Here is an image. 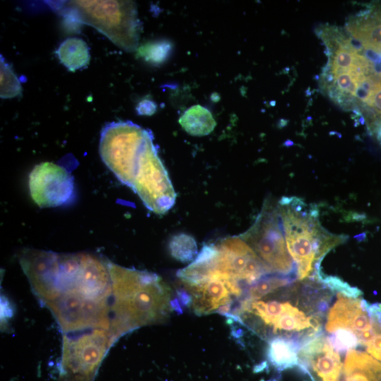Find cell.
Segmentation results:
<instances>
[{
  "instance_id": "6da1fadb",
  "label": "cell",
  "mask_w": 381,
  "mask_h": 381,
  "mask_svg": "<svg viewBox=\"0 0 381 381\" xmlns=\"http://www.w3.org/2000/svg\"><path fill=\"white\" fill-rule=\"evenodd\" d=\"M19 262L32 292L44 306L61 299L88 308L111 307L110 260L99 255L24 248Z\"/></svg>"
},
{
  "instance_id": "7a4b0ae2",
  "label": "cell",
  "mask_w": 381,
  "mask_h": 381,
  "mask_svg": "<svg viewBox=\"0 0 381 381\" xmlns=\"http://www.w3.org/2000/svg\"><path fill=\"white\" fill-rule=\"evenodd\" d=\"M99 152L108 169L157 214L167 212L176 193L148 129L130 121L107 123L101 131Z\"/></svg>"
},
{
  "instance_id": "3957f363",
  "label": "cell",
  "mask_w": 381,
  "mask_h": 381,
  "mask_svg": "<svg viewBox=\"0 0 381 381\" xmlns=\"http://www.w3.org/2000/svg\"><path fill=\"white\" fill-rule=\"evenodd\" d=\"M111 280V329L119 338L139 327L165 321L181 310L170 288L157 274L109 262Z\"/></svg>"
},
{
  "instance_id": "277c9868",
  "label": "cell",
  "mask_w": 381,
  "mask_h": 381,
  "mask_svg": "<svg viewBox=\"0 0 381 381\" xmlns=\"http://www.w3.org/2000/svg\"><path fill=\"white\" fill-rule=\"evenodd\" d=\"M288 251L300 280L314 277L323 257L346 237L329 232L318 210L296 197H283L277 205Z\"/></svg>"
},
{
  "instance_id": "5b68a950",
  "label": "cell",
  "mask_w": 381,
  "mask_h": 381,
  "mask_svg": "<svg viewBox=\"0 0 381 381\" xmlns=\"http://www.w3.org/2000/svg\"><path fill=\"white\" fill-rule=\"evenodd\" d=\"M54 1V8L72 22L90 25L126 52L138 49L140 25L131 1Z\"/></svg>"
},
{
  "instance_id": "8992f818",
  "label": "cell",
  "mask_w": 381,
  "mask_h": 381,
  "mask_svg": "<svg viewBox=\"0 0 381 381\" xmlns=\"http://www.w3.org/2000/svg\"><path fill=\"white\" fill-rule=\"evenodd\" d=\"M190 267L197 279L217 272L236 280L246 289L261 278L274 274L240 236L205 245Z\"/></svg>"
},
{
  "instance_id": "52a82bcc",
  "label": "cell",
  "mask_w": 381,
  "mask_h": 381,
  "mask_svg": "<svg viewBox=\"0 0 381 381\" xmlns=\"http://www.w3.org/2000/svg\"><path fill=\"white\" fill-rule=\"evenodd\" d=\"M119 339L111 329L104 328L64 334L59 381H95L102 362Z\"/></svg>"
},
{
  "instance_id": "ba28073f",
  "label": "cell",
  "mask_w": 381,
  "mask_h": 381,
  "mask_svg": "<svg viewBox=\"0 0 381 381\" xmlns=\"http://www.w3.org/2000/svg\"><path fill=\"white\" fill-rule=\"evenodd\" d=\"M181 282L183 288L178 291L181 305L188 306L198 315L217 313L228 317L246 291L236 280L217 272Z\"/></svg>"
},
{
  "instance_id": "9c48e42d",
  "label": "cell",
  "mask_w": 381,
  "mask_h": 381,
  "mask_svg": "<svg viewBox=\"0 0 381 381\" xmlns=\"http://www.w3.org/2000/svg\"><path fill=\"white\" fill-rule=\"evenodd\" d=\"M240 236L270 273L290 276L295 267L288 251L277 206L265 205L253 224Z\"/></svg>"
},
{
  "instance_id": "30bf717a",
  "label": "cell",
  "mask_w": 381,
  "mask_h": 381,
  "mask_svg": "<svg viewBox=\"0 0 381 381\" xmlns=\"http://www.w3.org/2000/svg\"><path fill=\"white\" fill-rule=\"evenodd\" d=\"M28 186L32 200L40 207L66 205L75 197L73 177L64 167L53 162L35 166L29 174Z\"/></svg>"
},
{
  "instance_id": "8fae6325",
  "label": "cell",
  "mask_w": 381,
  "mask_h": 381,
  "mask_svg": "<svg viewBox=\"0 0 381 381\" xmlns=\"http://www.w3.org/2000/svg\"><path fill=\"white\" fill-rule=\"evenodd\" d=\"M298 362L313 381H339L343 371L338 352L322 333L300 349Z\"/></svg>"
},
{
  "instance_id": "7c38bea8",
  "label": "cell",
  "mask_w": 381,
  "mask_h": 381,
  "mask_svg": "<svg viewBox=\"0 0 381 381\" xmlns=\"http://www.w3.org/2000/svg\"><path fill=\"white\" fill-rule=\"evenodd\" d=\"M365 300L347 297L338 293L337 300L330 309L325 325L326 331L332 333L339 329H349L358 337L373 329L372 321L367 312Z\"/></svg>"
},
{
  "instance_id": "4fadbf2b",
  "label": "cell",
  "mask_w": 381,
  "mask_h": 381,
  "mask_svg": "<svg viewBox=\"0 0 381 381\" xmlns=\"http://www.w3.org/2000/svg\"><path fill=\"white\" fill-rule=\"evenodd\" d=\"M346 32L363 49L381 53V8L373 7L349 18Z\"/></svg>"
},
{
  "instance_id": "5bb4252c",
  "label": "cell",
  "mask_w": 381,
  "mask_h": 381,
  "mask_svg": "<svg viewBox=\"0 0 381 381\" xmlns=\"http://www.w3.org/2000/svg\"><path fill=\"white\" fill-rule=\"evenodd\" d=\"M301 348L293 336H275L268 340L267 358L270 365L279 371L292 368L299 365Z\"/></svg>"
},
{
  "instance_id": "9a60e30c",
  "label": "cell",
  "mask_w": 381,
  "mask_h": 381,
  "mask_svg": "<svg viewBox=\"0 0 381 381\" xmlns=\"http://www.w3.org/2000/svg\"><path fill=\"white\" fill-rule=\"evenodd\" d=\"M61 63L69 71H75L86 66L90 61V49L86 42L80 37H68L56 50Z\"/></svg>"
},
{
  "instance_id": "2e32d148",
  "label": "cell",
  "mask_w": 381,
  "mask_h": 381,
  "mask_svg": "<svg viewBox=\"0 0 381 381\" xmlns=\"http://www.w3.org/2000/svg\"><path fill=\"white\" fill-rule=\"evenodd\" d=\"M179 123L187 133L198 137L209 135L217 125L210 111L199 104L186 109Z\"/></svg>"
},
{
  "instance_id": "e0dca14e",
  "label": "cell",
  "mask_w": 381,
  "mask_h": 381,
  "mask_svg": "<svg viewBox=\"0 0 381 381\" xmlns=\"http://www.w3.org/2000/svg\"><path fill=\"white\" fill-rule=\"evenodd\" d=\"M291 282L292 279L289 276L267 275L249 286L241 300L260 299L266 295L289 285Z\"/></svg>"
},
{
  "instance_id": "ac0fdd59",
  "label": "cell",
  "mask_w": 381,
  "mask_h": 381,
  "mask_svg": "<svg viewBox=\"0 0 381 381\" xmlns=\"http://www.w3.org/2000/svg\"><path fill=\"white\" fill-rule=\"evenodd\" d=\"M171 256L181 262H193L198 255V246L195 238L186 233L174 235L169 242Z\"/></svg>"
},
{
  "instance_id": "d6986e66",
  "label": "cell",
  "mask_w": 381,
  "mask_h": 381,
  "mask_svg": "<svg viewBox=\"0 0 381 381\" xmlns=\"http://www.w3.org/2000/svg\"><path fill=\"white\" fill-rule=\"evenodd\" d=\"M172 44L167 40L147 42L138 48V55L146 61L159 65L164 63L170 56Z\"/></svg>"
},
{
  "instance_id": "ffe728a7",
  "label": "cell",
  "mask_w": 381,
  "mask_h": 381,
  "mask_svg": "<svg viewBox=\"0 0 381 381\" xmlns=\"http://www.w3.org/2000/svg\"><path fill=\"white\" fill-rule=\"evenodd\" d=\"M0 70L1 97L8 99L20 95L22 92L20 83L11 66L5 61L2 55H1Z\"/></svg>"
},
{
  "instance_id": "44dd1931",
  "label": "cell",
  "mask_w": 381,
  "mask_h": 381,
  "mask_svg": "<svg viewBox=\"0 0 381 381\" xmlns=\"http://www.w3.org/2000/svg\"><path fill=\"white\" fill-rule=\"evenodd\" d=\"M327 339L333 349L340 353L353 349L359 344L356 334L352 331L345 329L336 330L331 333Z\"/></svg>"
},
{
  "instance_id": "7402d4cb",
  "label": "cell",
  "mask_w": 381,
  "mask_h": 381,
  "mask_svg": "<svg viewBox=\"0 0 381 381\" xmlns=\"http://www.w3.org/2000/svg\"><path fill=\"white\" fill-rule=\"evenodd\" d=\"M327 286L338 293L344 294L350 298H356L362 294L361 290L356 287L351 286L346 282L341 280L340 278L334 276H325L321 272H318L315 277Z\"/></svg>"
},
{
  "instance_id": "603a6c76",
  "label": "cell",
  "mask_w": 381,
  "mask_h": 381,
  "mask_svg": "<svg viewBox=\"0 0 381 381\" xmlns=\"http://www.w3.org/2000/svg\"><path fill=\"white\" fill-rule=\"evenodd\" d=\"M339 381H373L372 370H353L343 373V377Z\"/></svg>"
},
{
  "instance_id": "cb8c5ba5",
  "label": "cell",
  "mask_w": 381,
  "mask_h": 381,
  "mask_svg": "<svg viewBox=\"0 0 381 381\" xmlns=\"http://www.w3.org/2000/svg\"><path fill=\"white\" fill-rule=\"evenodd\" d=\"M157 104L152 100L145 99L140 101L136 107L139 115L151 116L155 113Z\"/></svg>"
},
{
  "instance_id": "d4e9b609",
  "label": "cell",
  "mask_w": 381,
  "mask_h": 381,
  "mask_svg": "<svg viewBox=\"0 0 381 381\" xmlns=\"http://www.w3.org/2000/svg\"><path fill=\"white\" fill-rule=\"evenodd\" d=\"M367 351L376 359L381 361V334H377L365 346Z\"/></svg>"
},
{
  "instance_id": "484cf974",
  "label": "cell",
  "mask_w": 381,
  "mask_h": 381,
  "mask_svg": "<svg viewBox=\"0 0 381 381\" xmlns=\"http://www.w3.org/2000/svg\"><path fill=\"white\" fill-rule=\"evenodd\" d=\"M372 373L373 381H381V363Z\"/></svg>"
}]
</instances>
